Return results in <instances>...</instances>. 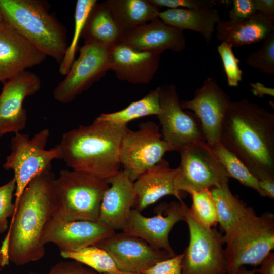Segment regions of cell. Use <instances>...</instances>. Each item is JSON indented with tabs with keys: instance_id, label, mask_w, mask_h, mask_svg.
<instances>
[{
	"instance_id": "obj_1",
	"label": "cell",
	"mask_w": 274,
	"mask_h": 274,
	"mask_svg": "<svg viewBox=\"0 0 274 274\" xmlns=\"http://www.w3.org/2000/svg\"><path fill=\"white\" fill-rule=\"evenodd\" d=\"M220 142L247 166L259 183L274 181V114L243 98L232 101Z\"/></svg>"
},
{
	"instance_id": "obj_2",
	"label": "cell",
	"mask_w": 274,
	"mask_h": 274,
	"mask_svg": "<svg viewBox=\"0 0 274 274\" xmlns=\"http://www.w3.org/2000/svg\"><path fill=\"white\" fill-rule=\"evenodd\" d=\"M55 179L52 169L35 177L24 190L11 219L9 258L17 266L40 260L45 254L41 239L53 213Z\"/></svg>"
},
{
	"instance_id": "obj_3",
	"label": "cell",
	"mask_w": 274,
	"mask_h": 274,
	"mask_svg": "<svg viewBox=\"0 0 274 274\" xmlns=\"http://www.w3.org/2000/svg\"><path fill=\"white\" fill-rule=\"evenodd\" d=\"M127 125L94 121L64 133L62 158L73 170L109 180L120 170L119 149Z\"/></svg>"
},
{
	"instance_id": "obj_4",
	"label": "cell",
	"mask_w": 274,
	"mask_h": 274,
	"mask_svg": "<svg viewBox=\"0 0 274 274\" xmlns=\"http://www.w3.org/2000/svg\"><path fill=\"white\" fill-rule=\"evenodd\" d=\"M5 21L36 48L60 64L67 49L64 28L39 0H0Z\"/></svg>"
},
{
	"instance_id": "obj_5",
	"label": "cell",
	"mask_w": 274,
	"mask_h": 274,
	"mask_svg": "<svg viewBox=\"0 0 274 274\" xmlns=\"http://www.w3.org/2000/svg\"><path fill=\"white\" fill-rule=\"evenodd\" d=\"M228 273L237 274L245 265L256 266L274 248V215L247 213L223 235Z\"/></svg>"
},
{
	"instance_id": "obj_6",
	"label": "cell",
	"mask_w": 274,
	"mask_h": 274,
	"mask_svg": "<svg viewBox=\"0 0 274 274\" xmlns=\"http://www.w3.org/2000/svg\"><path fill=\"white\" fill-rule=\"evenodd\" d=\"M109 180L75 170L62 169L54 181L52 217L63 221H98Z\"/></svg>"
},
{
	"instance_id": "obj_7",
	"label": "cell",
	"mask_w": 274,
	"mask_h": 274,
	"mask_svg": "<svg viewBox=\"0 0 274 274\" xmlns=\"http://www.w3.org/2000/svg\"><path fill=\"white\" fill-rule=\"evenodd\" d=\"M49 135V130L45 128L31 138L20 132L15 133L11 139V153L6 157L3 166L5 169L14 172L16 183L14 215L20 198L29 182L42 172L52 169L53 160L61 159L59 144L45 149Z\"/></svg>"
},
{
	"instance_id": "obj_8",
	"label": "cell",
	"mask_w": 274,
	"mask_h": 274,
	"mask_svg": "<svg viewBox=\"0 0 274 274\" xmlns=\"http://www.w3.org/2000/svg\"><path fill=\"white\" fill-rule=\"evenodd\" d=\"M189 242L183 254L182 274H228L221 232L197 221L186 206L185 220Z\"/></svg>"
},
{
	"instance_id": "obj_9",
	"label": "cell",
	"mask_w": 274,
	"mask_h": 274,
	"mask_svg": "<svg viewBox=\"0 0 274 274\" xmlns=\"http://www.w3.org/2000/svg\"><path fill=\"white\" fill-rule=\"evenodd\" d=\"M178 152L181 161L174 180L176 190L190 194L228 183L226 171L206 142L187 144Z\"/></svg>"
},
{
	"instance_id": "obj_10",
	"label": "cell",
	"mask_w": 274,
	"mask_h": 274,
	"mask_svg": "<svg viewBox=\"0 0 274 274\" xmlns=\"http://www.w3.org/2000/svg\"><path fill=\"white\" fill-rule=\"evenodd\" d=\"M159 127L151 121L141 123L136 130L128 128L120 145L119 160L123 170L134 182L155 166L172 147L162 139Z\"/></svg>"
},
{
	"instance_id": "obj_11",
	"label": "cell",
	"mask_w": 274,
	"mask_h": 274,
	"mask_svg": "<svg viewBox=\"0 0 274 274\" xmlns=\"http://www.w3.org/2000/svg\"><path fill=\"white\" fill-rule=\"evenodd\" d=\"M109 51L97 43L85 42L65 78L54 89V99L69 103L100 79L110 70Z\"/></svg>"
},
{
	"instance_id": "obj_12",
	"label": "cell",
	"mask_w": 274,
	"mask_h": 274,
	"mask_svg": "<svg viewBox=\"0 0 274 274\" xmlns=\"http://www.w3.org/2000/svg\"><path fill=\"white\" fill-rule=\"evenodd\" d=\"M160 87V111L157 117L162 127L163 139L176 151L190 143L206 142L198 118L180 107L176 86L164 84Z\"/></svg>"
},
{
	"instance_id": "obj_13",
	"label": "cell",
	"mask_w": 274,
	"mask_h": 274,
	"mask_svg": "<svg viewBox=\"0 0 274 274\" xmlns=\"http://www.w3.org/2000/svg\"><path fill=\"white\" fill-rule=\"evenodd\" d=\"M186 206L183 201L163 203L157 208L156 215L150 217L132 209L122 231L139 237L152 247L175 256L169 242V234L176 223L185 220Z\"/></svg>"
},
{
	"instance_id": "obj_14",
	"label": "cell",
	"mask_w": 274,
	"mask_h": 274,
	"mask_svg": "<svg viewBox=\"0 0 274 274\" xmlns=\"http://www.w3.org/2000/svg\"><path fill=\"white\" fill-rule=\"evenodd\" d=\"M232 100L212 77H207L197 88L193 98L180 101L198 118L206 143L210 146L220 142L222 124Z\"/></svg>"
},
{
	"instance_id": "obj_15",
	"label": "cell",
	"mask_w": 274,
	"mask_h": 274,
	"mask_svg": "<svg viewBox=\"0 0 274 274\" xmlns=\"http://www.w3.org/2000/svg\"><path fill=\"white\" fill-rule=\"evenodd\" d=\"M94 245L106 251L118 269L122 271L141 273L156 263L174 256L123 231L115 232Z\"/></svg>"
},
{
	"instance_id": "obj_16",
	"label": "cell",
	"mask_w": 274,
	"mask_h": 274,
	"mask_svg": "<svg viewBox=\"0 0 274 274\" xmlns=\"http://www.w3.org/2000/svg\"><path fill=\"white\" fill-rule=\"evenodd\" d=\"M3 84L0 94V138L8 133L20 132L26 127L27 112L23 107L25 98L41 88L39 76L28 70L22 72Z\"/></svg>"
},
{
	"instance_id": "obj_17",
	"label": "cell",
	"mask_w": 274,
	"mask_h": 274,
	"mask_svg": "<svg viewBox=\"0 0 274 274\" xmlns=\"http://www.w3.org/2000/svg\"><path fill=\"white\" fill-rule=\"evenodd\" d=\"M115 232L99 222L88 220L63 221L52 217L42 236L43 245L52 243L60 251H77L94 245Z\"/></svg>"
},
{
	"instance_id": "obj_18",
	"label": "cell",
	"mask_w": 274,
	"mask_h": 274,
	"mask_svg": "<svg viewBox=\"0 0 274 274\" xmlns=\"http://www.w3.org/2000/svg\"><path fill=\"white\" fill-rule=\"evenodd\" d=\"M46 57L6 22L0 26V82L41 64Z\"/></svg>"
},
{
	"instance_id": "obj_19",
	"label": "cell",
	"mask_w": 274,
	"mask_h": 274,
	"mask_svg": "<svg viewBox=\"0 0 274 274\" xmlns=\"http://www.w3.org/2000/svg\"><path fill=\"white\" fill-rule=\"evenodd\" d=\"M120 43L139 51L160 54L166 50L180 52L186 48L183 31L159 17L123 35Z\"/></svg>"
},
{
	"instance_id": "obj_20",
	"label": "cell",
	"mask_w": 274,
	"mask_h": 274,
	"mask_svg": "<svg viewBox=\"0 0 274 274\" xmlns=\"http://www.w3.org/2000/svg\"><path fill=\"white\" fill-rule=\"evenodd\" d=\"M160 55L139 51L119 43L109 49L110 70L120 80L147 84L159 68Z\"/></svg>"
},
{
	"instance_id": "obj_21",
	"label": "cell",
	"mask_w": 274,
	"mask_h": 274,
	"mask_svg": "<svg viewBox=\"0 0 274 274\" xmlns=\"http://www.w3.org/2000/svg\"><path fill=\"white\" fill-rule=\"evenodd\" d=\"M109 183L101 201L98 221L115 231L122 230L135 203L134 182L120 170L109 179Z\"/></svg>"
},
{
	"instance_id": "obj_22",
	"label": "cell",
	"mask_w": 274,
	"mask_h": 274,
	"mask_svg": "<svg viewBox=\"0 0 274 274\" xmlns=\"http://www.w3.org/2000/svg\"><path fill=\"white\" fill-rule=\"evenodd\" d=\"M176 168L162 159L153 167L141 174L134 181V209L141 212L149 206L166 195L174 196L182 201V192L176 190L174 180Z\"/></svg>"
},
{
	"instance_id": "obj_23",
	"label": "cell",
	"mask_w": 274,
	"mask_h": 274,
	"mask_svg": "<svg viewBox=\"0 0 274 274\" xmlns=\"http://www.w3.org/2000/svg\"><path fill=\"white\" fill-rule=\"evenodd\" d=\"M215 30L219 40L232 47L257 43L274 31V16L256 12L251 17L242 20L221 19Z\"/></svg>"
},
{
	"instance_id": "obj_24",
	"label": "cell",
	"mask_w": 274,
	"mask_h": 274,
	"mask_svg": "<svg viewBox=\"0 0 274 274\" xmlns=\"http://www.w3.org/2000/svg\"><path fill=\"white\" fill-rule=\"evenodd\" d=\"M158 17L165 23L179 29L199 33L208 44L212 40L216 26L221 20L219 12L214 8L168 9L160 12Z\"/></svg>"
},
{
	"instance_id": "obj_25",
	"label": "cell",
	"mask_w": 274,
	"mask_h": 274,
	"mask_svg": "<svg viewBox=\"0 0 274 274\" xmlns=\"http://www.w3.org/2000/svg\"><path fill=\"white\" fill-rule=\"evenodd\" d=\"M110 11L122 36L158 17V7L149 0H107Z\"/></svg>"
},
{
	"instance_id": "obj_26",
	"label": "cell",
	"mask_w": 274,
	"mask_h": 274,
	"mask_svg": "<svg viewBox=\"0 0 274 274\" xmlns=\"http://www.w3.org/2000/svg\"><path fill=\"white\" fill-rule=\"evenodd\" d=\"M81 37L108 49L119 43L122 35L105 2L96 3L87 19Z\"/></svg>"
},
{
	"instance_id": "obj_27",
	"label": "cell",
	"mask_w": 274,
	"mask_h": 274,
	"mask_svg": "<svg viewBox=\"0 0 274 274\" xmlns=\"http://www.w3.org/2000/svg\"><path fill=\"white\" fill-rule=\"evenodd\" d=\"M160 91L159 86L150 90L142 98L132 102L123 109L111 113H102L94 121L127 125L128 122L137 118L152 115L157 116L160 111Z\"/></svg>"
},
{
	"instance_id": "obj_28",
	"label": "cell",
	"mask_w": 274,
	"mask_h": 274,
	"mask_svg": "<svg viewBox=\"0 0 274 274\" xmlns=\"http://www.w3.org/2000/svg\"><path fill=\"white\" fill-rule=\"evenodd\" d=\"M210 190L216 205L218 223L225 233L245 215L250 207L231 193L228 184Z\"/></svg>"
},
{
	"instance_id": "obj_29",
	"label": "cell",
	"mask_w": 274,
	"mask_h": 274,
	"mask_svg": "<svg viewBox=\"0 0 274 274\" xmlns=\"http://www.w3.org/2000/svg\"><path fill=\"white\" fill-rule=\"evenodd\" d=\"M210 147L229 178L235 179L243 185L255 190L261 196L267 197L266 193L260 188L257 180L236 156L220 142Z\"/></svg>"
},
{
	"instance_id": "obj_30",
	"label": "cell",
	"mask_w": 274,
	"mask_h": 274,
	"mask_svg": "<svg viewBox=\"0 0 274 274\" xmlns=\"http://www.w3.org/2000/svg\"><path fill=\"white\" fill-rule=\"evenodd\" d=\"M60 254L62 257L79 262L100 274L119 270L109 254L94 245L77 251H60Z\"/></svg>"
},
{
	"instance_id": "obj_31",
	"label": "cell",
	"mask_w": 274,
	"mask_h": 274,
	"mask_svg": "<svg viewBox=\"0 0 274 274\" xmlns=\"http://www.w3.org/2000/svg\"><path fill=\"white\" fill-rule=\"evenodd\" d=\"M97 3L96 0H78L76 3L74 20L75 27L73 36L70 44L67 46L63 59L59 64V72L66 75L75 61L78 48V44L88 16Z\"/></svg>"
},
{
	"instance_id": "obj_32",
	"label": "cell",
	"mask_w": 274,
	"mask_h": 274,
	"mask_svg": "<svg viewBox=\"0 0 274 274\" xmlns=\"http://www.w3.org/2000/svg\"><path fill=\"white\" fill-rule=\"evenodd\" d=\"M192 204L189 211L199 223L209 227L218 223L216 205L210 189L194 191L190 194Z\"/></svg>"
},
{
	"instance_id": "obj_33",
	"label": "cell",
	"mask_w": 274,
	"mask_h": 274,
	"mask_svg": "<svg viewBox=\"0 0 274 274\" xmlns=\"http://www.w3.org/2000/svg\"><path fill=\"white\" fill-rule=\"evenodd\" d=\"M261 47L251 52L246 63L266 74L274 75V31L263 40Z\"/></svg>"
},
{
	"instance_id": "obj_34",
	"label": "cell",
	"mask_w": 274,
	"mask_h": 274,
	"mask_svg": "<svg viewBox=\"0 0 274 274\" xmlns=\"http://www.w3.org/2000/svg\"><path fill=\"white\" fill-rule=\"evenodd\" d=\"M217 51L222 62L228 85L237 87L242 79L243 71L239 67L240 61L234 54L232 47L222 42L217 47Z\"/></svg>"
},
{
	"instance_id": "obj_35",
	"label": "cell",
	"mask_w": 274,
	"mask_h": 274,
	"mask_svg": "<svg viewBox=\"0 0 274 274\" xmlns=\"http://www.w3.org/2000/svg\"><path fill=\"white\" fill-rule=\"evenodd\" d=\"M15 190L16 183L14 178L0 186V233L8 230V219L14 215L15 206L12 199Z\"/></svg>"
},
{
	"instance_id": "obj_36",
	"label": "cell",
	"mask_w": 274,
	"mask_h": 274,
	"mask_svg": "<svg viewBox=\"0 0 274 274\" xmlns=\"http://www.w3.org/2000/svg\"><path fill=\"white\" fill-rule=\"evenodd\" d=\"M157 7H168L169 9L185 8L205 9L214 8L215 2L211 0H149Z\"/></svg>"
},
{
	"instance_id": "obj_37",
	"label": "cell",
	"mask_w": 274,
	"mask_h": 274,
	"mask_svg": "<svg viewBox=\"0 0 274 274\" xmlns=\"http://www.w3.org/2000/svg\"><path fill=\"white\" fill-rule=\"evenodd\" d=\"M183 254L159 261L141 273L142 274H182Z\"/></svg>"
},
{
	"instance_id": "obj_38",
	"label": "cell",
	"mask_w": 274,
	"mask_h": 274,
	"mask_svg": "<svg viewBox=\"0 0 274 274\" xmlns=\"http://www.w3.org/2000/svg\"><path fill=\"white\" fill-rule=\"evenodd\" d=\"M48 274H99L85 265L72 260L60 261L52 266Z\"/></svg>"
},
{
	"instance_id": "obj_39",
	"label": "cell",
	"mask_w": 274,
	"mask_h": 274,
	"mask_svg": "<svg viewBox=\"0 0 274 274\" xmlns=\"http://www.w3.org/2000/svg\"><path fill=\"white\" fill-rule=\"evenodd\" d=\"M256 12L254 0H234L229 12V19L238 21L251 17Z\"/></svg>"
},
{
	"instance_id": "obj_40",
	"label": "cell",
	"mask_w": 274,
	"mask_h": 274,
	"mask_svg": "<svg viewBox=\"0 0 274 274\" xmlns=\"http://www.w3.org/2000/svg\"><path fill=\"white\" fill-rule=\"evenodd\" d=\"M259 274H274V254L270 252L260 264L259 269H254Z\"/></svg>"
},
{
	"instance_id": "obj_41",
	"label": "cell",
	"mask_w": 274,
	"mask_h": 274,
	"mask_svg": "<svg viewBox=\"0 0 274 274\" xmlns=\"http://www.w3.org/2000/svg\"><path fill=\"white\" fill-rule=\"evenodd\" d=\"M256 12L262 14L274 16L273 0H254Z\"/></svg>"
},
{
	"instance_id": "obj_42",
	"label": "cell",
	"mask_w": 274,
	"mask_h": 274,
	"mask_svg": "<svg viewBox=\"0 0 274 274\" xmlns=\"http://www.w3.org/2000/svg\"><path fill=\"white\" fill-rule=\"evenodd\" d=\"M250 86L252 88V92L255 96L259 97H262L265 95L274 96V89L266 87L262 83L258 82L251 83Z\"/></svg>"
},
{
	"instance_id": "obj_43",
	"label": "cell",
	"mask_w": 274,
	"mask_h": 274,
	"mask_svg": "<svg viewBox=\"0 0 274 274\" xmlns=\"http://www.w3.org/2000/svg\"><path fill=\"white\" fill-rule=\"evenodd\" d=\"M9 238L10 232L7 230L6 234L3 240L0 247V254L1 257V267H4L9 265Z\"/></svg>"
},
{
	"instance_id": "obj_44",
	"label": "cell",
	"mask_w": 274,
	"mask_h": 274,
	"mask_svg": "<svg viewBox=\"0 0 274 274\" xmlns=\"http://www.w3.org/2000/svg\"><path fill=\"white\" fill-rule=\"evenodd\" d=\"M237 274H255L254 269L248 270L244 266L239 268Z\"/></svg>"
},
{
	"instance_id": "obj_45",
	"label": "cell",
	"mask_w": 274,
	"mask_h": 274,
	"mask_svg": "<svg viewBox=\"0 0 274 274\" xmlns=\"http://www.w3.org/2000/svg\"><path fill=\"white\" fill-rule=\"evenodd\" d=\"M104 274H142V273H139V272H126V271H122L120 270H118L114 272L106 273Z\"/></svg>"
},
{
	"instance_id": "obj_46",
	"label": "cell",
	"mask_w": 274,
	"mask_h": 274,
	"mask_svg": "<svg viewBox=\"0 0 274 274\" xmlns=\"http://www.w3.org/2000/svg\"><path fill=\"white\" fill-rule=\"evenodd\" d=\"M6 22L5 19H4V18L3 16V14L0 10V26H1L2 25H3V24H4Z\"/></svg>"
},
{
	"instance_id": "obj_47",
	"label": "cell",
	"mask_w": 274,
	"mask_h": 274,
	"mask_svg": "<svg viewBox=\"0 0 274 274\" xmlns=\"http://www.w3.org/2000/svg\"><path fill=\"white\" fill-rule=\"evenodd\" d=\"M28 274H38V273L35 272H30L28 273Z\"/></svg>"
},
{
	"instance_id": "obj_48",
	"label": "cell",
	"mask_w": 274,
	"mask_h": 274,
	"mask_svg": "<svg viewBox=\"0 0 274 274\" xmlns=\"http://www.w3.org/2000/svg\"><path fill=\"white\" fill-rule=\"evenodd\" d=\"M1 254H0V265H1Z\"/></svg>"
},
{
	"instance_id": "obj_49",
	"label": "cell",
	"mask_w": 274,
	"mask_h": 274,
	"mask_svg": "<svg viewBox=\"0 0 274 274\" xmlns=\"http://www.w3.org/2000/svg\"><path fill=\"white\" fill-rule=\"evenodd\" d=\"M228 274H229V273H228Z\"/></svg>"
}]
</instances>
